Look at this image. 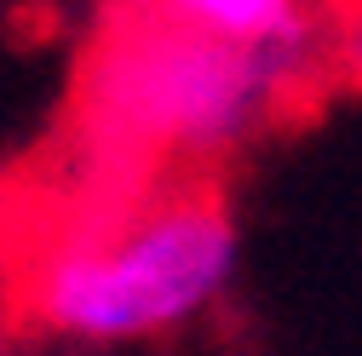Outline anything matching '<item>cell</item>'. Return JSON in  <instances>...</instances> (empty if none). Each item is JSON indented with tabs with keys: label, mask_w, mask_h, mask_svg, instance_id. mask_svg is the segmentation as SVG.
<instances>
[{
	"label": "cell",
	"mask_w": 362,
	"mask_h": 356,
	"mask_svg": "<svg viewBox=\"0 0 362 356\" xmlns=\"http://www.w3.org/2000/svg\"><path fill=\"white\" fill-rule=\"evenodd\" d=\"M236 271V218L213 196H167L52 242L29 276V304L64 339L139 345L207 316Z\"/></svg>",
	"instance_id": "6da1fadb"
},
{
	"label": "cell",
	"mask_w": 362,
	"mask_h": 356,
	"mask_svg": "<svg viewBox=\"0 0 362 356\" xmlns=\"http://www.w3.org/2000/svg\"><path fill=\"white\" fill-rule=\"evenodd\" d=\"M305 40L276 47H224L185 29L139 23L93 64L98 138L115 150H185L218 155L276 115L293 75L305 69Z\"/></svg>",
	"instance_id": "7a4b0ae2"
},
{
	"label": "cell",
	"mask_w": 362,
	"mask_h": 356,
	"mask_svg": "<svg viewBox=\"0 0 362 356\" xmlns=\"http://www.w3.org/2000/svg\"><path fill=\"white\" fill-rule=\"evenodd\" d=\"M161 29H185L224 47H276V40H310L299 0H144Z\"/></svg>",
	"instance_id": "3957f363"
},
{
	"label": "cell",
	"mask_w": 362,
	"mask_h": 356,
	"mask_svg": "<svg viewBox=\"0 0 362 356\" xmlns=\"http://www.w3.org/2000/svg\"><path fill=\"white\" fill-rule=\"evenodd\" d=\"M339 75L362 93V12L345 23V35H339Z\"/></svg>",
	"instance_id": "277c9868"
}]
</instances>
